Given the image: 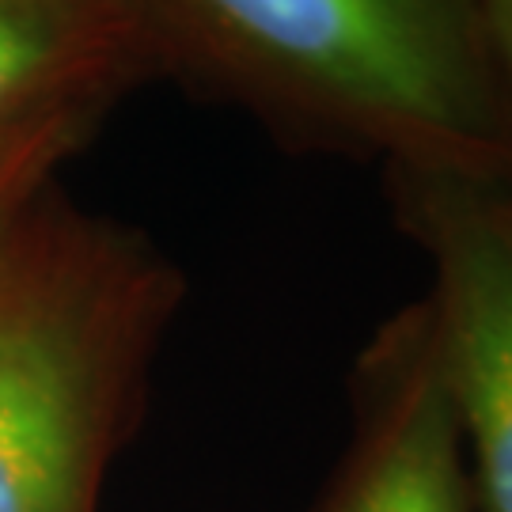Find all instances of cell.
Instances as JSON below:
<instances>
[{
	"instance_id": "1",
	"label": "cell",
	"mask_w": 512,
	"mask_h": 512,
	"mask_svg": "<svg viewBox=\"0 0 512 512\" xmlns=\"http://www.w3.org/2000/svg\"><path fill=\"white\" fill-rule=\"evenodd\" d=\"M156 69L311 148L512 175V92L482 0H126Z\"/></svg>"
},
{
	"instance_id": "2",
	"label": "cell",
	"mask_w": 512,
	"mask_h": 512,
	"mask_svg": "<svg viewBox=\"0 0 512 512\" xmlns=\"http://www.w3.org/2000/svg\"><path fill=\"white\" fill-rule=\"evenodd\" d=\"M183 274L54 190L0 243V512H103Z\"/></svg>"
},
{
	"instance_id": "3",
	"label": "cell",
	"mask_w": 512,
	"mask_h": 512,
	"mask_svg": "<svg viewBox=\"0 0 512 512\" xmlns=\"http://www.w3.org/2000/svg\"><path fill=\"white\" fill-rule=\"evenodd\" d=\"M391 209L429 258L444 380L475 471L478 509L512 512V205L501 179L387 167Z\"/></svg>"
},
{
	"instance_id": "4",
	"label": "cell",
	"mask_w": 512,
	"mask_h": 512,
	"mask_svg": "<svg viewBox=\"0 0 512 512\" xmlns=\"http://www.w3.org/2000/svg\"><path fill=\"white\" fill-rule=\"evenodd\" d=\"M308 512H482L425 304L391 315L349 372V440Z\"/></svg>"
},
{
	"instance_id": "5",
	"label": "cell",
	"mask_w": 512,
	"mask_h": 512,
	"mask_svg": "<svg viewBox=\"0 0 512 512\" xmlns=\"http://www.w3.org/2000/svg\"><path fill=\"white\" fill-rule=\"evenodd\" d=\"M156 69L126 0H0V133Z\"/></svg>"
},
{
	"instance_id": "6",
	"label": "cell",
	"mask_w": 512,
	"mask_h": 512,
	"mask_svg": "<svg viewBox=\"0 0 512 512\" xmlns=\"http://www.w3.org/2000/svg\"><path fill=\"white\" fill-rule=\"evenodd\" d=\"M103 107H61L0 133V243L50 190L57 171L92 137Z\"/></svg>"
},
{
	"instance_id": "7",
	"label": "cell",
	"mask_w": 512,
	"mask_h": 512,
	"mask_svg": "<svg viewBox=\"0 0 512 512\" xmlns=\"http://www.w3.org/2000/svg\"><path fill=\"white\" fill-rule=\"evenodd\" d=\"M482 16H486V31L494 42L497 65L512 92V0H482Z\"/></svg>"
},
{
	"instance_id": "8",
	"label": "cell",
	"mask_w": 512,
	"mask_h": 512,
	"mask_svg": "<svg viewBox=\"0 0 512 512\" xmlns=\"http://www.w3.org/2000/svg\"><path fill=\"white\" fill-rule=\"evenodd\" d=\"M501 186H505V194H509V205H512V175H509V179H501Z\"/></svg>"
}]
</instances>
